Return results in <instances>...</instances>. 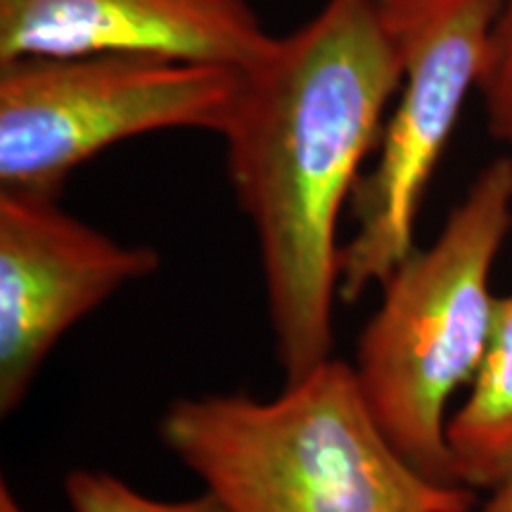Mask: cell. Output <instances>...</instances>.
<instances>
[{
	"mask_svg": "<svg viewBox=\"0 0 512 512\" xmlns=\"http://www.w3.org/2000/svg\"><path fill=\"white\" fill-rule=\"evenodd\" d=\"M446 446L456 482L475 491L496 489L512 472V292L498 297L482 363L448 418Z\"/></svg>",
	"mask_w": 512,
	"mask_h": 512,
	"instance_id": "ba28073f",
	"label": "cell"
},
{
	"mask_svg": "<svg viewBox=\"0 0 512 512\" xmlns=\"http://www.w3.org/2000/svg\"><path fill=\"white\" fill-rule=\"evenodd\" d=\"M242 86L238 69L155 57L0 64V190L57 197L83 162L145 133L223 136Z\"/></svg>",
	"mask_w": 512,
	"mask_h": 512,
	"instance_id": "277c9868",
	"label": "cell"
},
{
	"mask_svg": "<svg viewBox=\"0 0 512 512\" xmlns=\"http://www.w3.org/2000/svg\"><path fill=\"white\" fill-rule=\"evenodd\" d=\"M0 512H27L22 508V503L17 501L15 491L8 484V479H0Z\"/></svg>",
	"mask_w": 512,
	"mask_h": 512,
	"instance_id": "7c38bea8",
	"label": "cell"
},
{
	"mask_svg": "<svg viewBox=\"0 0 512 512\" xmlns=\"http://www.w3.org/2000/svg\"><path fill=\"white\" fill-rule=\"evenodd\" d=\"M162 264L57 207V197L0 190V413L27 399L50 351L114 292Z\"/></svg>",
	"mask_w": 512,
	"mask_h": 512,
	"instance_id": "8992f818",
	"label": "cell"
},
{
	"mask_svg": "<svg viewBox=\"0 0 512 512\" xmlns=\"http://www.w3.org/2000/svg\"><path fill=\"white\" fill-rule=\"evenodd\" d=\"M399 86V53L377 0H328L245 72L223 138L230 183L259 240L285 382L332 358L339 216Z\"/></svg>",
	"mask_w": 512,
	"mask_h": 512,
	"instance_id": "6da1fadb",
	"label": "cell"
},
{
	"mask_svg": "<svg viewBox=\"0 0 512 512\" xmlns=\"http://www.w3.org/2000/svg\"><path fill=\"white\" fill-rule=\"evenodd\" d=\"M64 496L72 512H230L209 491L188 501H157L100 470L69 472L64 477Z\"/></svg>",
	"mask_w": 512,
	"mask_h": 512,
	"instance_id": "9c48e42d",
	"label": "cell"
},
{
	"mask_svg": "<svg viewBox=\"0 0 512 512\" xmlns=\"http://www.w3.org/2000/svg\"><path fill=\"white\" fill-rule=\"evenodd\" d=\"M479 93L491 136L512 150V0H503L491 31L489 60Z\"/></svg>",
	"mask_w": 512,
	"mask_h": 512,
	"instance_id": "30bf717a",
	"label": "cell"
},
{
	"mask_svg": "<svg viewBox=\"0 0 512 512\" xmlns=\"http://www.w3.org/2000/svg\"><path fill=\"white\" fill-rule=\"evenodd\" d=\"M401 62V86L382 126L373 169L351 209L356 235L342 247L339 299L354 304L415 249V223L472 91L479 93L503 0H377Z\"/></svg>",
	"mask_w": 512,
	"mask_h": 512,
	"instance_id": "5b68a950",
	"label": "cell"
},
{
	"mask_svg": "<svg viewBox=\"0 0 512 512\" xmlns=\"http://www.w3.org/2000/svg\"><path fill=\"white\" fill-rule=\"evenodd\" d=\"M159 439L230 512H477L475 489L396 451L339 358L268 401L178 399Z\"/></svg>",
	"mask_w": 512,
	"mask_h": 512,
	"instance_id": "7a4b0ae2",
	"label": "cell"
},
{
	"mask_svg": "<svg viewBox=\"0 0 512 512\" xmlns=\"http://www.w3.org/2000/svg\"><path fill=\"white\" fill-rule=\"evenodd\" d=\"M275 41L247 0H0V64L126 55L252 72Z\"/></svg>",
	"mask_w": 512,
	"mask_h": 512,
	"instance_id": "52a82bcc",
	"label": "cell"
},
{
	"mask_svg": "<svg viewBox=\"0 0 512 512\" xmlns=\"http://www.w3.org/2000/svg\"><path fill=\"white\" fill-rule=\"evenodd\" d=\"M512 230V157L479 171L427 249L394 268L358 337L354 375L396 451L420 472L458 484L446 408L470 387L494 330L491 273Z\"/></svg>",
	"mask_w": 512,
	"mask_h": 512,
	"instance_id": "3957f363",
	"label": "cell"
},
{
	"mask_svg": "<svg viewBox=\"0 0 512 512\" xmlns=\"http://www.w3.org/2000/svg\"><path fill=\"white\" fill-rule=\"evenodd\" d=\"M479 512H512V472L496 489H491V498Z\"/></svg>",
	"mask_w": 512,
	"mask_h": 512,
	"instance_id": "8fae6325",
	"label": "cell"
}]
</instances>
